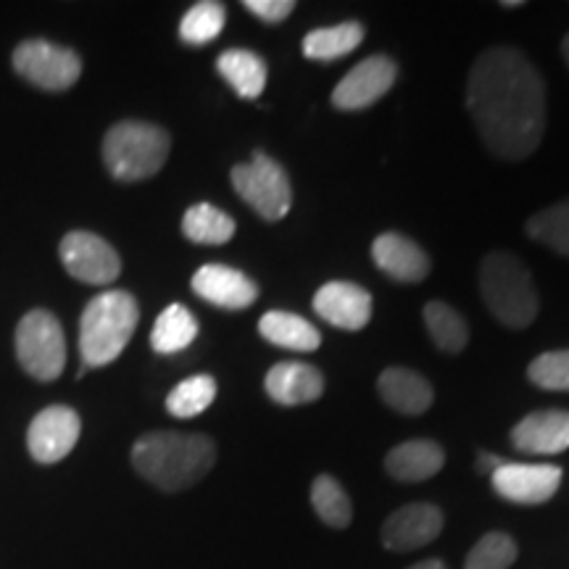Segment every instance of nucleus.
Segmentation results:
<instances>
[{
	"mask_svg": "<svg viewBox=\"0 0 569 569\" xmlns=\"http://www.w3.org/2000/svg\"><path fill=\"white\" fill-rule=\"evenodd\" d=\"M372 259L380 272H386L396 282H422L430 274V259L415 240L398 232L377 234L372 243Z\"/></svg>",
	"mask_w": 569,
	"mask_h": 569,
	"instance_id": "f3484780",
	"label": "nucleus"
},
{
	"mask_svg": "<svg viewBox=\"0 0 569 569\" xmlns=\"http://www.w3.org/2000/svg\"><path fill=\"white\" fill-rule=\"evenodd\" d=\"M264 388L274 403L301 407L325 393V377L317 367L303 365V361H280L267 372Z\"/></svg>",
	"mask_w": 569,
	"mask_h": 569,
	"instance_id": "a211bd4d",
	"label": "nucleus"
},
{
	"mask_svg": "<svg viewBox=\"0 0 569 569\" xmlns=\"http://www.w3.org/2000/svg\"><path fill=\"white\" fill-rule=\"evenodd\" d=\"M377 393L390 409L417 417L432 407V386L407 367H390L377 380Z\"/></svg>",
	"mask_w": 569,
	"mask_h": 569,
	"instance_id": "6ab92c4d",
	"label": "nucleus"
},
{
	"mask_svg": "<svg viewBox=\"0 0 569 569\" xmlns=\"http://www.w3.org/2000/svg\"><path fill=\"white\" fill-rule=\"evenodd\" d=\"M425 327L430 332L432 343L446 353H461L469 343V330L465 317L453 306L443 301H430L422 311Z\"/></svg>",
	"mask_w": 569,
	"mask_h": 569,
	"instance_id": "a878e982",
	"label": "nucleus"
},
{
	"mask_svg": "<svg viewBox=\"0 0 569 569\" xmlns=\"http://www.w3.org/2000/svg\"><path fill=\"white\" fill-rule=\"evenodd\" d=\"M365 27L359 21H343L336 27H322V30L309 32L303 38V56L311 61H338L353 53L365 40Z\"/></svg>",
	"mask_w": 569,
	"mask_h": 569,
	"instance_id": "5701e85b",
	"label": "nucleus"
},
{
	"mask_svg": "<svg viewBox=\"0 0 569 569\" xmlns=\"http://www.w3.org/2000/svg\"><path fill=\"white\" fill-rule=\"evenodd\" d=\"M193 290L219 309L243 311L259 298V284L240 269L227 264H203L193 274Z\"/></svg>",
	"mask_w": 569,
	"mask_h": 569,
	"instance_id": "2eb2a0df",
	"label": "nucleus"
},
{
	"mask_svg": "<svg viewBox=\"0 0 569 569\" xmlns=\"http://www.w3.org/2000/svg\"><path fill=\"white\" fill-rule=\"evenodd\" d=\"M17 359L34 380L51 382L67 365V338L51 311L32 309L17 327Z\"/></svg>",
	"mask_w": 569,
	"mask_h": 569,
	"instance_id": "0eeeda50",
	"label": "nucleus"
},
{
	"mask_svg": "<svg viewBox=\"0 0 569 569\" xmlns=\"http://www.w3.org/2000/svg\"><path fill=\"white\" fill-rule=\"evenodd\" d=\"M61 261L67 272L84 284H111L122 274V259L98 234L77 230L61 240Z\"/></svg>",
	"mask_w": 569,
	"mask_h": 569,
	"instance_id": "1a4fd4ad",
	"label": "nucleus"
},
{
	"mask_svg": "<svg viewBox=\"0 0 569 569\" xmlns=\"http://www.w3.org/2000/svg\"><path fill=\"white\" fill-rule=\"evenodd\" d=\"M172 138L159 124L127 122L113 124L103 138V163L113 180L138 182L153 177L167 163Z\"/></svg>",
	"mask_w": 569,
	"mask_h": 569,
	"instance_id": "39448f33",
	"label": "nucleus"
},
{
	"mask_svg": "<svg viewBox=\"0 0 569 569\" xmlns=\"http://www.w3.org/2000/svg\"><path fill=\"white\" fill-rule=\"evenodd\" d=\"M525 230L532 240L549 246L551 251L569 256V201L553 203L528 219Z\"/></svg>",
	"mask_w": 569,
	"mask_h": 569,
	"instance_id": "c756f323",
	"label": "nucleus"
},
{
	"mask_svg": "<svg viewBox=\"0 0 569 569\" xmlns=\"http://www.w3.org/2000/svg\"><path fill=\"white\" fill-rule=\"evenodd\" d=\"M511 443L517 451L536 453V457H553L569 448V411L543 409L519 419L511 430Z\"/></svg>",
	"mask_w": 569,
	"mask_h": 569,
	"instance_id": "dca6fc26",
	"label": "nucleus"
},
{
	"mask_svg": "<svg viewBox=\"0 0 569 569\" xmlns=\"http://www.w3.org/2000/svg\"><path fill=\"white\" fill-rule=\"evenodd\" d=\"M561 56H565V61H567V67H569V32H567V38L561 40Z\"/></svg>",
	"mask_w": 569,
	"mask_h": 569,
	"instance_id": "c9c22d12",
	"label": "nucleus"
},
{
	"mask_svg": "<svg viewBox=\"0 0 569 569\" xmlns=\"http://www.w3.org/2000/svg\"><path fill=\"white\" fill-rule=\"evenodd\" d=\"M234 193L251 206L267 222H280L288 217L293 206V188H290L288 172L277 163L272 156L253 153L248 163H238L230 174Z\"/></svg>",
	"mask_w": 569,
	"mask_h": 569,
	"instance_id": "423d86ee",
	"label": "nucleus"
},
{
	"mask_svg": "<svg viewBox=\"0 0 569 569\" xmlns=\"http://www.w3.org/2000/svg\"><path fill=\"white\" fill-rule=\"evenodd\" d=\"M517 561V543L507 532H486L467 553L465 569H509Z\"/></svg>",
	"mask_w": 569,
	"mask_h": 569,
	"instance_id": "7c9ffc66",
	"label": "nucleus"
},
{
	"mask_svg": "<svg viewBox=\"0 0 569 569\" xmlns=\"http://www.w3.org/2000/svg\"><path fill=\"white\" fill-rule=\"evenodd\" d=\"M261 338L269 340L272 346H280L284 351L311 353L322 346V336L309 319L290 315V311H267L259 319Z\"/></svg>",
	"mask_w": 569,
	"mask_h": 569,
	"instance_id": "412c9836",
	"label": "nucleus"
},
{
	"mask_svg": "<svg viewBox=\"0 0 569 569\" xmlns=\"http://www.w3.org/2000/svg\"><path fill=\"white\" fill-rule=\"evenodd\" d=\"M561 467L557 465H517V461H503L501 467L490 475L493 490L503 501L522 503V507H538V503L551 501L561 486Z\"/></svg>",
	"mask_w": 569,
	"mask_h": 569,
	"instance_id": "9b49d317",
	"label": "nucleus"
},
{
	"mask_svg": "<svg viewBox=\"0 0 569 569\" xmlns=\"http://www.w3.org/2000/svg\"><path fill=\"white\" fill-rule=\"evenodd\" d=\"M246 11H251L256 19L267 21V24H280L296 11L293 0H246Z\"/></svg>",
	"mask_w": 569,
	"mask_h": 569,
	"instance_id": "473e14b6",
	"label": "nucleus"
},
{
	"mask_svg": "<svg viewBox=\"0 0 569 569\" xmlns=\"http://www.w3.org/2000/svg\"><path fill=\"white\" fill-rule=\"evenodd\" d=\"M409 569H446V565L440 559H427V561H419V565L409 567Z\"/></svg>",
	"mask_w": 569,
	"mask_h": 569,
	"instance_id": "f704fd0d",
	"label": "nucleus"
},
{
	"mask_svg": "<svg viewBox=\"0 0 569 569\" xmlns=\"http://www.w3.org/2000/svg\"><path fill=\"white\" fill-rule=\"evenodd\" d=\"M82 432V419L69 407H48L32 419L27 430V448L40 465H56L67 459Z\"/></svg>",
	"mask_w": 569,
	"mask_h": 569,
	"instance_id": "f8f14e48",
	"label": "nucleus"
},
{
	"mask_svg": "<svg viewBox=\"0 0 569 569\" xmlns=\"http://www.w3.org/2000/svg\"><path fill=\"white\" fill-rule=\"evenodd\" d=\"M198 338V319L182 303H172L161 311L151 332V346L156 353H180Z\"/></svg>",
	"mask_w": 569,
	"mask_h": 569,
	"instance_id": "b1692460",
	"label": "nucleus"
},
{
	"mask_svg": "<svg viewBox=\"0 0 569 569\" xmlns=\"http://www.w3.org/2000/svg\"><path fill=\"white\" fill-rule=\"evenodd\" d=\"M13 69L34 88L61 92L80 80L82 59L71 48L48 40H24L13 51Z\"/></svg>",
	"mask_w": 569,
	"mask_h": 569,
	"instance_id": "6e6552de",
	"label": "nucleus"
},
{
	"mask_svg": "<svg viewBox=\"0 0 569 569\" xmlns=\"http://www.w3.org/2000/svg\"><path fill=\"white\" fill-rule=\"evenodd\" d=\"M443 530V511L436 503H407L396 509L382 525V546L407 553L432 543Z\"/></svg>",
	"mask_w": 569,
	"mask_h": 569,
	"instance_id": "ddd939ff",
	"label": "nucleus"
},
{
	"mask_svg": "<svg viewBox=\"0 0 569 569\" xmlns=\"http://www.w3.org/2000/svg\"><path fill=\"white\" fill-rule=\"evenodd\" d=\"M227 9L217 0H203L184 13L180 21V38L188 46H209L224 30Z\"/></svg>",
	"mask_w": 569,
	"mask_h": 569,
	"instance_id": "c85d7f7f",
	"label": "nucleus"
},
{
	"mask_svg": "<svg viewBox=\"0 0 569 569\" xmlns=\"http://www.w3.org/2000/svg\"><path fill=\"white\" fill-rule=\"evenodd\" d=\"M467 109L490 153L522 161L543 140L546 82L517 48H488L469 71Z\"/></svg>",
	"mask_w": 569,
	"mask_h": 569,
	"instance_id": "f257e3e1",
	"label": "nucleus"
},
{
	"mask_svg": "<svg viewBox=\"0 0 569 569\" xmlns=\"http://www.w3.org/2000/svg\"><path fill=\"white\" fill-rule=\"evenodd\" d=\"M315 311L327 325L356 332L372 319V296L356 282L332 280L317 290Z\"/></svg>",
	"mask_w": 569,
	"mask_h": 569,
	"instance_id": "4468645a",
	"label": "nucleus"
},
{
	"mask_svg": "<svg viewBox=\"0 0 569 569\" xmlns=\"http://www.w3.org/2000/svg\"><path fill=\"white\" fill-rule=\"evenodd\" d=\"M528 377L532 386L557 390V393H569V351L540 353L538 359L530 361Z\"/></svg>",
	"mask_w": 569,
	"mask_h": 569,
	"instance_id": "2f4dec72",
	"label": "nucleus"
},
{
	"mask_svg": "<svg viewBox=\"0 0 569 569\" xmlns=\"http://www.w3.org/2000/svg\"><path fill=\"white\" fill-rule=\"evenodd\" d=\"M213 398H217V380L211 375H193L167 396V411L177 419H193L211 407Z\"/></svg>",
	"mask_w": 569,
	"mask_h": 569,
	"instance_id": "cd10ccee",
	"label": "nucleus"
},
{
	"mask_svg": "<svg viewBox=\"0 0 569 569\" xmlns=\"http://www.w3.org/2000/svg\"><path fill=\"white\" fill-rule=\"evenodd\" d=\"M446 465V451L436 440H407L386 457V469L398 482H422L436 478Z\"/></svg>",
	"mask_w": 569,
	"mask_h": 569,
	"instance_id": "aec40b11",
	"label": "nucleus"
},
{
	"mask_svg": "<svg viewBox=\"0 0 569 569\" xmlns=\"http://www.w3.org/2000/svg\"><path fill=\"white\" fill-rule=\"evenodd\" d=\"M501 465H503V459L493 457V453H480V459H478V469L482 475H493Z\"/></svg>",
	"mask_w": 569,
	"mask_h": 569,
	"instance_id": "72a5a7b5",
	"label": "nucleus"
},
{
	"mask_svg": "<svg viewBox=\"0 0 569 569\" xmlns=\"http://www.w3.org/2000/svg\"><path fill=\"white\" fill-rule=\"evenodd\" d=\"M217 461V446L201 432H146L132 446V467L151 486L177 493L196 486Z\"/></svg>",
	"mask_w": 569,
	"mask_h": 569,
	"instance_id": "f03ea898",
	"label": "nucleus"
},
{
	"mask_svg": "<svg viewBox=\"0 0 569 569\" xmlns=\"http://www.w3.org/2000/svg\"><path fill=\"white\" fill-rule=\"evenodd\" d=\"M182 234L198 246H224L234 234V222L230 213L211 203H196L184 211Z\"/></svg>",
	"mask_w": 569,
	"mask_h": 569,
	"instance_id": "393cba45",
	"label": "nucleus"
},
{
	"mask_svg": "<svg viewBox=\"0 0 569 569\" xmlns=\"http://www.w3.org/2000/svg\"><path fill=\"white\" fill-rule=\"evenodd\" d=\"M503 6V9H517V6H522V3H519V0H507V3H501Z\"/></svg>",
	"mask_w": 569,
	"mask_h": 569,
	"instance_id": "e433bc0d",
	"label": "nucleus"
},
{
	"mask_svg": "<svg viewBox=\"0 0 569 569\" xmlns=\"http://www.w3.org/2000/svg\"><path fill=\"white\" fill-rule=\"evenodd\" d=\"M311 507H315L317 517L325 525H330V528L343 530L351 525V498H348L343 486L332 475H317L315 482H311Z\"/></svg>",
	"mask_w": 569,
	"mask_h": 569,
	"instance_id": "bb28decb",
	"label": "nucleus"
},
{
	"mask_svg": "<svg viewBox=\"0 0 569 569\" xmlns=\"http://www.w3.org/2000/svg\"><path fill=\"white\" fill-rule=\"evenodd\" d=\"M140 322V306L127 290H106L84 306L80 319V356L96 369L119 359Z\"/></svg>",
	"mask_w": 569,
	"mask_h": 569,
	"instance_id": "7ed1b4c3",
	"label": "nucleus"
},
{
	"mask_svg": "<svg viewBox=\"0 0 569 569\" xmlns=\"http://www.w3.org/2000/svg\"><path fill=\"white\" fill-rule=\"evenodd\" d=\"M480 293L488 311L511 330H525L538 317V290L528 267L511 253H490L480 267Z\"/></svg>",
	"mask_w": 569,
	"mask_h": 569,
	"instance_id": "20e7f679",
	"label": "nucleus"
},
{
	"mask_svg": "<svg viewBox=\"0 0 569 569\" xmlns=\"http://www.w3.org/2000/svg\"><path fill=\"white\" fill-rule=\"evenodd\" d=\"M217 71L240 98H248V101L259 98L267 88L264 59L259 53L246 51V48H230L219 56Z\"/></svg>",
	"mask_w": 569,
	"mask_h": 569,
	"instance_id": "4be33fe9",
	"label": "nucleus"
},
{
	"mask_svg": "<svg viewBox=\"0 0 569 569\" xmlns=\"http://www.w3.org/2000/svg\"><path fill=\"white\" fill-rule=\"evenodd\" d=\"M398 77L396 61L386 53L369 56L348 71L332 90V106L340 111H361L380 101Z\"/></svg>",
	"mask_w": 569,
	"mask_h": 569,
	"instance_id": "9d476101",
	"label": "nucleus"
}]
</instances>
